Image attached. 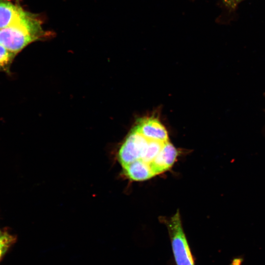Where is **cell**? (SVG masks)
I'll return each instance as SVG.
<instances>
[{"mask_svg": "<svg viewBox=\"0 0 265 265\" xmlns=\"http://www.w3.org/2000/svg\"><path fill=\"white\" fill-rule=\"evenodd\" d=\"M42 25L40 16L24 10L13 24L0 29V44L16 55L30 43L53 36Z\"/></svg>", "mask_w": 265, "mask_h": 265, "instance_id": "cell-1", "label": "cell"}, {"mask_svg": "<svg viewBox=\"0 0 265 265\" xmlns=\"http://www.w3.org/2000/svg\"><path fill=\"white\" fill-rule=\"evenodd\" d=\"M176 265H195L193 257L183 230L179 212L166 220Z\"/></svg>", "mask_w": 265, "mask_h": 265, "instance_id": "cell-2", "label": "cell"}, {"mask_svg": "<svg viewBox=\"0 0 265 265\" xmlns=\"http://www.w3.org/2000/svg\"><path fill=\"white\" fill-rule=\"evenodd\" d=\"M149 140L139 133L134 128L128 134L117 154L118 160L122 167L143 157Z\"/></svg>", "mask_w": 265, "mask_h": 265, "instance_id": "cell-3", "label": "cell"}, {"mask_svg": "<svg viewBox=\"0 0 265 265\" xmlns=\"http://www.w3.org/2000/svg\"><path fill=\"white\" fill-rule=\"evenodd\" d=\"M134 128L148 140L163 142L169 141L166 129L156 117L140 119Z\"/></svg>", "mask_w": 265, "mask_h": 265, "instance_id": "cell-4", "label": "cell"}, {"mask_svg": "<svg viewBox=\"0 0 265 265\" xmlns=\"http://www.w3.org/2000/svg\"><path fill=\"white\" fill-rule=\"evenodd\" d=\"M177 156V150L173 145L169 141L164 142L159 153L149 164L154 175L156 176L170 169Z\"/></svg>", "mask_w": 265, "mask_h": 265, "instance_id": "cell-5", "label": "cell"}, {"mask_svg": "<svg viewBox=\"0 0 265 265\" xmlns=\"http://www.w3.org/2000/svg\"><path fill=\"white\" fill-rule=\"evenodd\" d=\"M122 167L125 176L132 181H145L155 176L149 164L141 159L137 160Z\"/></svg>", "mask_w": 265, "mask_h": 265, "instance_id": "cell-6", "label": "cell"}, {"mask_svg": "<svg viewBox=\"0 0 265 265\" xmlns=\"http://www.w3.org/2000/svg\"><path fill=\"white\" fill-rule=\"evenodd\" d=\"M23 11L21 7L10 1L0 0V29L13 24Z\"/></svg>", "mask_w": 265, "mask_h": 265, "instance_id": "cell-7", "label": "cell"}, {"mask_svg": "<svg viewBox=\"0 0 265 265\" xmlns=\"http://www.w3.org/2000/svg\"><path fill=\"white\" fill-rule=\"evenodd\" d=\"M164 143L156 140H149L146 152L140 159L150 164L159 153Z\"/></svg>", "mask_w": 265, "mask_h": 265, "instance_id": "cell-8", "label": "cell"}, {"mask_svg": "<svg viewBox=\"0 0 265 265\" xmlns=\"http://www.w3.org/2000/svg\"><path fill=\"white\" fill-rule=\"evenodd\" d=\"M15 54L0 44V72L9 71Z\"/></svg>", "mask_w": 265, "mask_h": 265, "instance_id": "cell-9", "label": "cell"}, {"mask_svg": "<svg viewBox=\"0 0 265 265\" xmlns=\"http://www.w3.org/2000/svg\"><path fill=\"white\" fill-rule=\"evenodd\" d=\"M13 236L7 233H2L0 236V261L5 252L14 243Z\"/></svg>", "mask_w": 265, "mask_h": 265, "instance_id": "cell-10", "label": "cell"}, {"mask_svg": "<svg viewBox=\"0 0 265 265\" xmlns=\"http://www.w3.org/2000/svg\"><path fill=\"white\" fill-rule=\"evenodd\" d=\"M244 259L242 256H238L234 257L231 261L229 265H242Z\"/></svg>", "mask_w": 265, "mask_h": 265, "instance_id": "cell-11", "label": "cell"}, {"mask_svg": "<svg viewBox=\"0 0 265 265\" xmlns=\"http://www.w3.org/2000/svg\"><path fill=\"white\" fill-rule=\"evenodd\" d=\"M2 234V233H1V232L0 231V236H1V235Z\"/></svg>", "mask_w": 265, "mask_h": 265, "instance_id": "cell-12", "label": "cell"}]
</instances>
